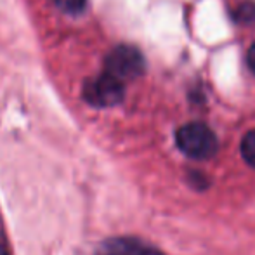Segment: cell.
Listing matches in <instances>:
<instances>
[{
  "instance_id": "cell-1",
  "label": "cell",
  "mask_w": 255,
  "mask_h": 255,
  "mask_svg": "<svg viewBox=\"0 0 255 255\" xmlns=\"http://www.w3.org/2000/svg\"><path fill=\"white\" fill-rule=\"evenodd\" d=\"M175 142L177 148L193 160H208L219 149L217 135L208 125L200 122L182 125L175 134Z\"/></svg>"
},
{
  "instance_id": "cell-2",
  "label": "cell",
  "mask_w": 255,
  "mask_h": 255,
  "mask_svg": "<svg viewBox=\"0 0 255 255\" xmlns=\"http://www.w3.org/2000/svg\"><path fill=\"white\" fill-rule=\"evenodd\" d=\"M144 70V56L132 45H118L106 57V73L122 82L141 77Z\"/></svg>"
},
{
  "instance_id": "cell-3",
  "label": "cell",
  "mask_w": 255,
  "mask_h": 255,
  "mask_svg": "<svg viewBox=\"0 0 255 255\" xmlns=\"http://www.w3.org/2000/svg\"><path fill=\"white\" fill-rule=\"evenodd\" d=\"M124 82L108 73L99 75L98 78L87 82L84 87V98L87 99V103L99 108L115 106L124 99Z\"/></svg>"
},
{
  "instance_id": "cell-4",
  "label": "cell",
  "mask_w": 255,
  "mask_h": 255,
  "mask_svg": "<svg viewBox=\"0 0 255 255\" xmlns=\"http://www.w3.org/2000/svg\"><path fill=\"white\" fill-rule=\"evenodd\" d=\"M96 255H163L139 238H110L96 249Z\"/></svg>"
},
{
  "instance_id": "cell-5",
  "label": "cell",
  "mask_w": 255,
  "mask_h": 255,
  "mask_svg": "<svg viewBox=\"0 0 255 255\" xmlns=\"http://www.w3.org/2000/svg\"><path fill=\"white\" fill-rule=\"evenodd\" d=\"M242 156L250 167L255 168V130H250L242 141Z\"/></svg>"
},
{
  "instance_id": "cell-6",
  "label": "cell",
  "mask_w": 255,
  "mask_h": 255,
  "mask_svg": "<svg viewBox=\"0 0 255 255\" xmlns=\"http://www.w3.org/2000/svg\"><path fill=\"white\" fill-rule=\"evenodd\" d=\"M56 2L64 12H80L87 0H56Z\"/></svg>"
},
{
  "instance_id": "cell-7",
  "label": "cell",
  "mask_w": 255,
  "mask_h": 255,
  "mask_svg": "<svg viewBox=\"0 0 255 255\" xmlns=\"http://www.w3.org/2000/svg\"><path fill=\"white\" fill-rule=\"evenodd\" d=\"M238 17L242 21H252L255 17V5L254 3H243L238 9Z\"/></svg>"
},
{
  "instance_id": "cell-8",
  "label": "cell",
  "mask_w": 255,
  "mask_h": 255,
  "mask_svg": "<svg viewBox=\"0 0 255 255\" xmlns=\"http://www.w3.org/2000/svg\"><path fill=\"white\" fill-rule=\"evenodd\" d=\"M247 59H249V66H250V70L255 73V44L250 47V51H249V56H247Z\"/></svg>"
},
{
  "instance_id": "cell-9",
  "label": "cell",
  "mask_w": 255,
  "mask_h": 255,
  "mask_svg": "<svg viewBox=\"0 0 255 255\" xmlns=\"http://www.w3.org/2000/svg\"><path fill=\"white\" fill-rule=\"evenodd\" d=\"M0 255H3V254H2V250H0Z\"/></svg>"
}]
</instances>
